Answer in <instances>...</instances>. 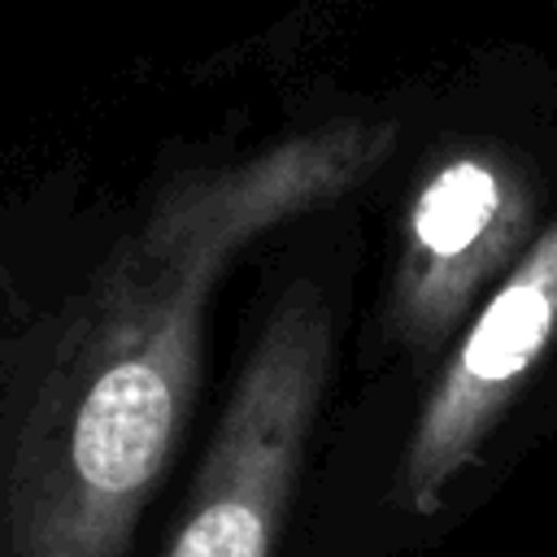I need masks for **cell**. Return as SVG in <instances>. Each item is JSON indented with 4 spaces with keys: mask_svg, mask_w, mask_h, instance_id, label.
Instances as JSON below:
<instances>
[{
    "mask_svg": "<svg viewBox=\"0 0 557 557\" xmlns=\"http://www.w3.org/2000/svg\"><path fill=\"white\" fill-rule=\"evenodd\" d=\"M392 126L339 122L165 187L57 305L0 326V557H122L187 422L222 270L361 183Z\"/></svg>",
    "mask_w": 557,
    "mask_h": 557,
    "instance_id": "obj_1",
    "label": "cell"
},
{
    "mask_svg": "<svg viewBox=\"0 0 557 557\" xmlns=\"http://www.w3.org/2000/svg\"><path fill=\"white\" fill-rule=\"evenodd\" d=\"M331 366V313L313 283L270 309L200 461L165 557H270Z\"/></svg>",
    "mask_w": 557,
    "mask_h": 557,
    "instance_id": "obj_2",
    "label": "cell"
},
{
    "mask_svg": "<svg viewBox=\"0 0 557 557\" xmlns=\"http://www.w3.org/2000/svg\"><path fill=\"white\" fill-rule=\"evenodd\" d=\"M535 226V187L527 165L500 148L440 152L400 218L387 322L413 348H440L492 278H500Z\"/></svg>",
    "mask_w": 557,
    "mask_h": 557,
    "instance_id": "obj_3",
    "label": "cell"
},
{
    "mask_svg": "<svg viewBox=\"0 0 557 557\" xmlns=\"http://www.w3.org/2000/svg\"><path fill=\"white\" fill-rule=\"evenodd\" d=\"M557 339V222L496 278L426 392L396 470V505L435 513L448 483L479 457L518 387Z\"/></svg>",
    "mask_w": 557,
    "mask_h": 557,
    "instance_id": "obj_4",
    "label": "cell"
}]
</instances>
